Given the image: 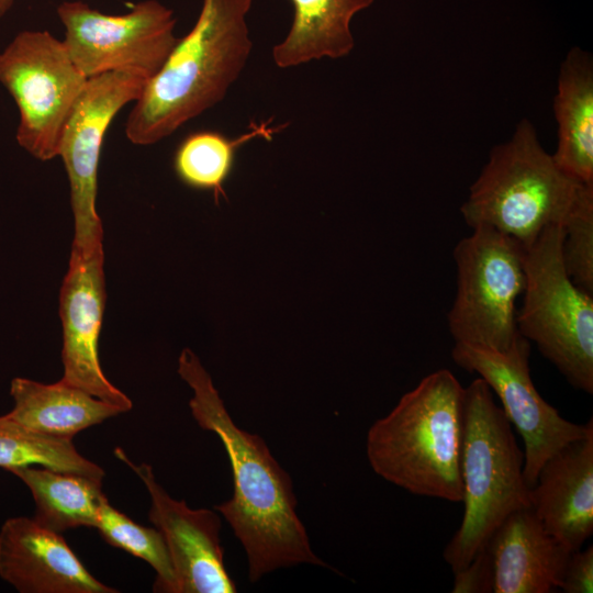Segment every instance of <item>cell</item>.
Returning <instances> with one entry per match:
<instances>
[{"label":"cell","instance_id":"obj_26","mask_svg":"<svg viewBox=\"0 0 593 593\" xmlns=\"http://www.w3.org/2000/svg\"><path fill=\"white\" fill-rule=\"evenodd\" d=\"M560 590L564 593L593 592V546L570 553Z\"/></svg>","mask_w":593,"mask_h":593},{"label":"cell","instance_id":"obj_9","mask_svg":"<svg viewBox=\"0 0 593 593\" xmlns=\"http://www.w3.org/2000/svg\"><path fill=\"white\" fill-rule=\"evenodd\" d=\"M57 15L74 64L86 78L130 71L148 80L161 68L178 38L172 10L144 0L120 15L102 13L82 1H64Z\"/></svg>","mask_w":593,"mask_h":593},{"label":"cell","instance_id":"obj_19","mask_svg":"<svg viewBox=\"0 0 593 593\" xmlns=\"http://www.w3.org/2000/svg\"><path fill=\"white\" fill-rule=\"evenodd\" d=\"M374 0H291L293 22L286 38L272 49L279 68L311 60L347 56L355 41L350 31L354 15Z\"/></svg>","mask_w":593,"mask_h":593},{"label":"cell","instance_id":"obj_20","mask_svg":"<svg viewBox=\"0 0 593 593\" xmlns=\"http://www.w3.org/2000/svg\"><path fill=\"white\" fill-rule=\"evenodd\" d=\"M10 472L30 489L36 508L33 518L42 526L59 534L97 527L107 499L102 481L43 467L14 468Z\"/></svg>","mask_w":593,"mask_h":593},{"label":"cell","instance_id":"obj_14","mask_svg":"<svg viewBox=\"0 0 593 593\" xmlns=\"http://www.w3.org/2000/svg\"><path fill=\"white\" fill-rule=\"evenodd\" d=\"M0 577L21 593L118 592L87 570L59 533L24 516L0 529Z\"/></svg>","mask_w":593,"mask_h":593},{"label":"cell","instance_id":"obj_18","mask_svg":"<svg viewBox=\"0 0 593 593\" xmlns=\"http://www.w3.org/2000/svg\"><path fill=\"white\" fill-rule=\"evenodd\" d=\"M13 409L20 424L45 435L72 440L86 428L123 411L61 380L45 384L26 378L11 381Z\"/></svg>","mask_w":593,"mask_h":593},{"label":"cell","instance_id":"obj_10","mask_svg":"<svg viewBox=\"0 0 593 593\" xmlns=\"http://www.w3.org/2000/svg\"><path fill=\"white\" fill-rule=\"evenodd\" d=\"M529 354L530 343L522 335L505 353L461 343H455L451 351L456 365L479 374L499 396L506 418L523 439V473L532 488L546 460L583 438L593 422H570L541 398L530 378Z\"/></svg>","mask_w":593,"mask_h":593},{"label":"cell","instance_id":"obj_17","mask_svg":"<svg viewBox=\"0 0 593 593\" xmlns=\"http://www.w3.org/2000/svg\"><path fill=\"white\" fill-rule=\"evenodd\" d=\"M553 110L556 165L577 181L593 184V64L581 48H572L561 64Z\"/></svg>","mask_w":593,"mask_h":593},{"label":"cell","instance_id":"obj_12","mask_svg":"<svg viewBox=\"0 0 593 593\" xmlns=\"http://www.w3.org/2000/svg\"><path fill=\"white\" fill-rule=\"evenodd\" d=\"M104 301L102 240L72 243L59 294L64 365L60 380L125 413L132 409V401L107 379L99 360Z\"/></svg>","mask_w":593,"mask_h":593},{"label":"cell","instance_id":"obj_4","mask_svg":"<svg viewBox=\"0 0 593 593\" xmlns=\"http://www.w3.org/2000/svg\"><path fill=\"white\" fill-rule=\"evenodd\" d=\"M524 451L493 392L481 378L465 388L460 459L463 516L444 549L456 573L482 550L513 512L530 506L524 473Z\"/></svg>","mask_w":593,"mask_h":593},{"label":"cell","instance_id":"obj_1","mask_svg":"<svg viewBox=\"0 0 593 593\" xmlns=\"http://www.w3.org/2000/svg\"><path fill=\"white\" fill-rule=\"evenodd\" d=\"M178 373L193 391L189 406L194 421L220 438L228 457L233 496L214 510L245 549L249 581L296 564L327 567L311 548L296 514L292 480L265 440L235 424L211 376L191 349L181 351Z\"/></svg>","mask_w":593,"mask_h":593},{"label":"cell","instance_id":"obj_24","mask_svg":"<svg viewBox=\"0 0 593 593\" xmlns=\"http://www.w3.org/2000/svg\"><path fill=\"white\" fill-rule=\"evenodd\" d=\"M562 226L566 270L579 288L593 294V186L583 189Z\"/></svg>","mask_w":593,"mask_h":593},{"label":"cell","instance_id":"obj_27","mask_svg":"<svg viewBox=\"0 0 593 593\" xmlns=\"http://www.w3.org/2000/svg\"><path fill=\"white\" fill-rule=\"evenodd\" d=\"M14 0H0V19H2L12 8Z\"/></svg>","mask_w":593,"mask_h":593},{"label":"cell","instance_id":"obj_7","mask_svg":"<svg viewBox=\"0 0 593 593\" xmlns=\"http://www.w3.org/2000/svg\"><path fill=\"white\" fill-rule=\"evenodd\" d=\"M525 247L492 227L477 226L454 249L455 300L447 314L455 343L507 351L521 336L516 301L525 286Z\"/></svg>","mask_w":593,"mask_h":593},{"label":"cell","instance_id":"obj_13","mask_svg":"<svg viewBox=\"0 0 593 593\" xmlns=\"http://www.w3.org/2000/svg\"><path fill=\"white\" fill-rule=\"evenodd\" d=\"M115 456L142 480L150 496L149 521L163 534L177 580V593H234L236 584L224 563L221 518L215 511L193 510L171 497L153 468L135 465L122 448Z\"/></svg>","mask_w":593,"mask_h":593},{"label":"cell","instance_id":"obj_21","mask_svg":"<svg viewBox=\"0 0 593 593\" xmlns=\"http://www.w3.org/2000/svg\"><path fill=\"white\" fill-rule=\"evenodd\" d=\"M41 466L102 481L103 469L78 452L72 440L35 432L8 414L0 416V468Z\"/></svg>","mask_w":593,"mask_h":593},{"label":"cell","instance_id":"obj_22","mask_svg":"<svg viewBox=\"0 0 593 593\" xmlns=\"http://www.w3.org/2000/svg\"><path fill=\"white\" fill-rule=\"evenodd\" d=\"M262 131L264 127H259L238 139H230L213 131L188 135L175 153L177 177L192 189L212 191L219 201L220 195L225 197L223 186L234 168L237 147Z\"/></svg>","mask_w":593,"mask_h":593},{"label":"cell","instance_id":"obj_11","mask_svg":"<svg viewBox=\"0 0 593 593\" xmlns=\"http://www.w3.org/2000/svg\"><path fill=\"white\" fill-rule=\"evenodd\" d=\"M147 78L130 71L105 72L87 80L64 127L58 156L70 184L74 243L102 240V222L96 208L98 167L107 130L128 102L142 94Z\"/></svg>","mask_w":593,"mask_h":593},{"label":"cell","instance_id":"obj_8","mask_svg":"<svg viewBox=\"0 0 593 593\" xmlns=\"http://www.w3.org/2000/svg\"><path fill=\"white\" fill-rule=\"evenodd\" d=\"M86 78L63 41L47 31H22L0 53V83L19 110L18 144L46 161L58 156L64 127Z\"/></svg>","mask_w":593,"mask_h":593},{"label":"cell","instance_id":"obj_25","mask_svg":"<svg viewBox=\"0 0 593 593\" xmlns=\"http://www.w3.org/2000/svg\"><path fill=\"white\" fill-rule=\"evenodd\" d=\"M454 593L493 592V569L486 547L460 571L454 573Z\"/></svg>","mask_w":593,"mask_h":593},{"label":"cell","instance_id":"obj_16","mask_svg":"<svg viewBox=\"0 0 593 593\" xmlns=\"http://www.w3.org/2000/svg\"><path fill=\"white\" fill-rule=\"evenodd\" d=\"M493 593H549L560 589L571 553L541 525L533 508L511 513L490 537Z\"/></svg>","mask_w":593,"mask_h":593},{"label":"cell","instance_id":"obj_23","mask_svg":"<svg viewBox=\"0 0 593 593\" xmlns=\"http://www.w3.org/2000/svg\"><path fill=\"white\" fill-rule=\"evenodd\" d=\"M96 528L109 545L144 560L155 570V592L177 593L169 551L163 534L156 527L135 523L105 499Z\"/></svg>","mask_w":593,"mask_h":593},{"label":"cell","instance_id":"obj_6","mask_svg":"<svg viewBox=\"0 0 593 593\" xmlns=\"http://www.w3.org/2000/svg\"><path fill=\"white\" fill-rule=\"evenodd\" d=\"M562 238V224L549 225L525 248L524 295L516 324L573 388L592 394L593 294L568 275Z\"/></svg>","mask_w":593,"mask_h":593},{"label":"cell","instance_id":"obj_3","mask_svg":"<svg viewBox=\"0 0 593 593\" xmlns=\"http://www.w3.org/2000/svg\"><path fill=\"white\" fill-rule=\"evenodd\" d=\"M465 388L436 370L369 428L367 458L385 481L416 495L461 502Z\"/></svg>","mask_w":593,"mask_h":593},{"label":"cell","instance_id":"obj_15","mask_svg":"<svg viewBox=\"0 0 593 593\" xmlns=\"http://www.w3.org/2000/svg\"><path fill=\"white\" fill-rule=\"evenodd\" d=\"M530 507L569 551L593 534V429L552 455L530 488Z\"/></svg>","mask_w":593,"mask_h":593},{"label":"cell","instance_id":"obj_5","mask_svg":"<svg viewBox=\"0 0 593 593\" xmlns=\"http://www.w3.org/2000/svg\"><path fill=\"white\" fill-rule=\"evenodd\" d=\"M588 186L556 165L525 119L491 150L460 212L471 228L492 227L527 248L547 226L564 223Z\"/></svg>","mask_w":593,"mask_h":593},{"label":"cell","instance_id":"obj_2","mask_svg":"<svg viewBox=\"0 0 593 593\" xmlns=\"http://www.w3.org/2000/svg\"><path fill=\"white\" fill-rule=\"evenodd\" d=\"M251 2L202 1L193 27L135 101L125 124L130 142L155 144L224 99L251 52L246 23Z\"/></svg>","mask_w":593,"mask_h":593}]
</instances>
